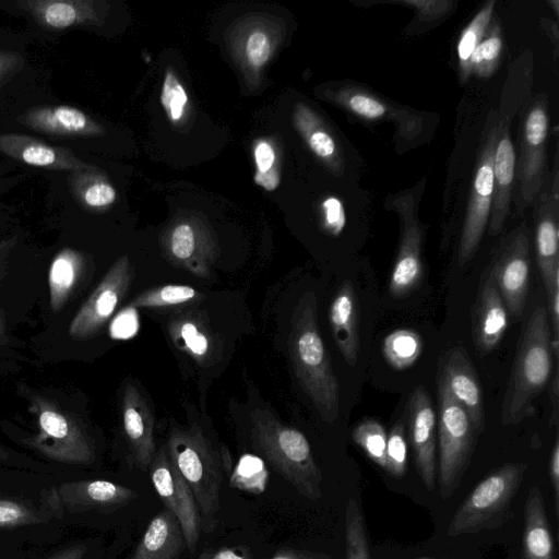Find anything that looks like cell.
I'll use <instances>...</instances> for the list:
<instances>
[{
	"instance_id": "cell-51",
	"label": "cell",
	"mask_w": 559,
	"mask_h": 559,
	"mask_svg": "<svg viewBox=\"0 0 559 559\" xmlns=\"http://www.w3.org/2000/svg\"><path fill=\"white\" fill-rule=\"evenodd\" d=\"M269 559H330L325 556L313 554L306 550H299L295 548L284 547L278 549Z\"/></svg>"
},
{
	"instance_id": "cell-23",
	"label": "cell",
	"mask_w": 559,
	"mask_h": 559,
	"mask_svg": "<svg viewBox=\"0 0 559 559\" xmlns=\"http://www.w3.org/2000/svg\"><path fill=\"white\" fill-rule=\"evenodd\" d=\"M166 255L171 264L198 277H207L215 262L213 242L189 223H179L170 230Z\"/></svg>"
},
{
	"instance_id": "cell-32",
	"label": "cell",
	"mask_w": 559,
	"mask_h": 559,
	"mask_svg": "<svg viewBox=\"0 0 559 559\" xmlns=\"http://www.w3.org/2000/svg\"><path fill=\"white\" fill-rule=\"evenodd\" d=\"M421 352V336L413 330H395L388 334L382 343L385 361L396 370L409 368L419 358Z\"/></svg>"
},
{
	"instance_id": "cell-24",
	"label": "cell",
	"mask_w": 559,
	"mask_h": 559,
	"mask_svg": "<svg viewBox=\"0 0 559 559\" xmlns=\"http://www.w3.org/2000/svg\"><path fill=\"white\" fill-rule=\"evenodd\" d=\"M507 307L490 275L483 283L473 316V340L479 354L495 349L509 323Z\"/></svg>"
},
{
	"instance_id": "cell-12",
	"label": "cell",
	"mask_w": 559,
	"mask_h": 559,
	"mask_svg": "<svg viewBox=\"0 0 559 559\" xmlns=\"http://www.w3.org/2000/svg\"><path fill=\"white\" fill-rule=\"evenodd\" d=\"M0 11L24 19L39 35H60L102 21V8L92 0H0Z\"/></svg>"
},
{
	"instance_id": "cell-21",
	"label": "cell",
	"mask_w": 559,
	"mask_h": 559,
	"mask_svg": "<svg viewBox=\"0 0 559 559\" xmlns=\"http://www.w3.org/2000/svg\"><path fill=\"white\" fill-rule=\"evenodd\" d=\"M61 506L70 512L112 511L139 497L132 488L106 479L64 483L58 489Z\"/></svg>"
},
{
	"instance_id": "cell-36",
	"label": "cell",
	"mask_w": 559,
	"mask_h": 559,
	"mask_svg": "<svg viewBox=\"0 0 559 559\" xmlns=\"http://www.w3.org/2000/svg\"><path fill=\"white\" fill-rule=\"evenodd\" d=\"M346 559H370L364 515L355 498L348 500L345 511Z\"/></svg>"
},
{
	"instance_id": "cell-42",
	"label": "cell",
	"mask_w": 559,
	"mask_h": 559,
	"mask_svg": "<svg viewBox=\"0 0 559 559\" xmlns=\"http://www.w3.org/2000/svg\"><path fill=\"white\" fill-rule=\"evenodd\" d=\"M401 4H406L413 7L416 12V20L413 26H418L419 24H429L436 22L439 19H444L454 7V2L452 1H401Z\"/></svg>"
},
{
	"instance_id": "cell-6",
	"label": "cell",
	"mask_w": 559,
	"mask_h": 559,
	"mask_svg": "<svg viewBox=\"0 0 559 559\" xmlns=\"http://www.w3.org/2000/svg\"><path fill=\"white\" fill-rule=\"evenodd\" d=\"M438 483L441 496L449 498L457 488L474 445L475 431L465 409L439 380Z\"/></svg>"
},
{
	"instance_id": "cell-56",
	"label": "cell",
	"mask_w": 559,
	"mask_h": 559,
	"mask_svg": "<svg viewBox=\"0 0 559 559\" xmlns=\"http://www.w3.org/2000/svg\"><path fill=\"white\" fill-rule=\"evenodd\" d=\"M4 319L2 317V314L0 313V343L2 342L3 340V336H4Z\"/></svg>"
},
{
	"instance_id": "cell-16",
	"label": "cell",
	"mask_w": 559,
	"mask_h": 559,
	"mask_svg": "<svg viewBox=\"0 0 559 559\" xmlns=\"http://www.w3.org/2000/svg\"><path fill=\"white\" fill-rule=\"evenodd\" d=\"M0 155L24 166L55 171L95 169L69 146L12 130L0 129Z\"/></svg>"
},
{
	"instance_id": "cell-7",
	"label": "cell",
	"mask_w": 559,
	"mask_h": 559,
	"mask_svg": "<svg viewBox=\"0 0 559 559\" xmlns=\"http://www.w3.org/2000/svg\"><path fill=\"white\" fill-rule=\"evenodd\" d=\"M38 432L27 443L45 456L67 463L87 465L95 459L94 448L79 423L52 401L34 395Z\"/></svg>"
},
{
	"instance_id": "cell-17",
	"label": "cell",
	"mask_w": 559,
	"mask_h": 559,
	"mask_svg": "<svg viewBox=\"0 0 559 559\" xmlns=\"http://www.w3.org/2000/svg\"><path fill=\"white\" fill-rule=\"evenodd\" d=\"M406 424L418 475L425 487L432 490L437 474V417L424 386H416L409 395Z\"/></svg>"
},
{
	"instance_id": "cell-3",
	"label": "cell",
	"mask_w": 559,
	"mask_h": 559,
	"mask_svg": "<svg viewBox=\"0 0 559 559\" xmlns=\"http://www.w3.org/2000/svg\"><path fill=\"white\" fill-rule=\"evenodd\" d=\"M253 448L301 496L310 500L321 497L322 473L305 435L274 417L264 408L251 413Z\"/></svg>"
},
{
	"instance_id": "cell-49",
	"label": "cell",
	"mask_w": 559,
	"mask_h": 559,
	"mask_svg": "<svg viewBox=\"0 0 559 559\" xmlns=\"http://www.w3.org/2000/svg\"><path fill=\"white\" fill-rule=\"evenodd\" d=\"M548 297V322L550 323L551 341L559 342V283L547 294Z\"/></svg>"
},
{
	"instance_id": "cell-2",
	"label": "cell",
	"mask_w": 559,
	"mask_h": 559,
	"mask_svg": "<svg viewBox=\"0 0 559 559\" xmlns=\"http://www.w3.org/2000/svg\"><path fill=\"white\" fill-rule=\"evenodd\" d=\"M547 308L537 307L528 318L520 341L501 407V423L516 425L532 411V405L552 376Z\"/></svg>"
},
{
	"instance_id": "cell-43",
	"label": "cell",
	"mask_w": 559,
	"mask_h": 559,
	"mask_svg": "<svg viewBox=\"0 0 559 559\" xmlns=\"http://www.w3.org/2000/svg\"><path fill=\"white\" fill-rule=\"evenodd\" d=\"M323 228L332 236H338L346 224L343 203L335 197H329L322 202Z\"/></svg>"
},
{
	"instance_id": "cell-40",
	"label": "cell",
	"mask_w": 559,
	"mask_h": 559,
	"mask_svg": "<svg viewBox=\"0 0 559 559\" xmlns=\"http://www.w3.org/2000/svg\"><path fill=\"white\" fill-rule=\"evenodd\" d=\"M407 467V442L405 423L397 420L386 436L385 466L391 476L401 478Z\"/></svg>"
},
{
	"instance_id": "cell-20",
	"label": "cell",
	"mask_w": 559,
	"mask_h": 559,
	"mask_svg": "<svg viewBox=\"0 0 559 559\" xmlns=\"http://www.w3.org/2000/svg\"><path fill=\"white\" fill-rule=\"evenodd\" d=\"M515 166L516 155L510 135V122L499 119V132L492 166V199L488 222L491 236L499 235L502 231L508 217L514 189Z\"/></svg>"
},
{
	"instance_id": "cell-22",
	"label": "cell",
	"mask_w": 559,
	"mask_h": 559,
	"mask_svg": "<svg viewBox=\"0 0 559 559\" xmlns=\"http://www.w3.org/2000/svg\"><path fill=\"white\" fill-rule=\"evenodd\" d=\"M122 425L135 463L147 468L156 453L154 419L145 399L132 383L123 390Z\"/></svg>"
},
{
	"instance_id": "cell-38",
	"label": "cell",
	"mask_w": 559,
	"mask_h": 559,
	"mask_svg": "<svg viewBox=\"0 0 559 559\" xmlns=\"http://www.w3.org/2000/svg\"><path fill=\"white\" fill-rule=\"evenodd\" d=\"M47 520V514L28 501L0 497V528L36 525Z\"/></svg>"
},
{
	"instance_id": "cell-30",
	"label": "cell",
	"mask_w": 559,
	"mask_h": 559,
	"mask_svg": "<svg viewBox=\"0 0 559 559\" xmlns=\"http://www.w3.org/2000/svg\"><path fill=\"white\" fill-rule=\"evenodd\" d=\"M495 5V0L487 1L465 26L460 36L456 50L459 73L462 83H465L472 75L471 57L475 48L481 41L489 26L493 15Z\"/></svg>"
},
{
	"instance_id": "cell-54",
	"label": "cell",
	"mask_w": 559,
	"mask_h": 559,
	"mask_svg": "<svg viewBox=\"0 0 559 559\" xmlns=\"http://www.w3.org/2000/svg\"><path fill=\"white\" fill-rule=\"evenodd\" d=\"M85 552L86 547L83 544H75L56 552L48 559H83Z\"/></svg>"
},
{
	"instance_id": "cell-45",
	"label": "cell",
	"mask_w": 559,
	"mask_h": 559,
	"mask_svg": "<svg viewBox=\"0 0 559 559\" xmlns=\"http://www.w3.org/2000/svg\"><path fill=\"white\" fill-rule=\"evenodd\" d=\"M25 66L26 59L22 52L0 47V88L14 79Z\"/></svg>"
},
{
	"instance_id": "cell-52",
	"label": "cell",
	"mask_w": 559,
	"mask_h": 559,
	"mask_svg": "<svg viewBox=\"0 0 559 559\" xmlns=\"http://www.w3.org/2000/svg\"><path fill=\"white\" fill-rule=\"evenodd\" d=\"M552 372H554V374L550 378V389H549L550 403H551V407H552L550 425L556 426L558 424L559 374H558L557 368Z\"/></svg>"
},
{
	"instance_id": "cell-35",
	"label": "cell",
	"mask_w": 559,
	"mask_h": 559,
	"mask_svg": "<svg viewBox=\"0 0 559 559\" xmlns=\"http://www.w3.org/2000/svg\"><path fill=\"white\" fill-rule=\"evenodd\" d=\"M201 293L188 285L168 284L143 292L130 306L133 308H166L194 302Z\"/></svg>"
},
{
	"instance_id": "cell-48",
	"label": "cell",
	"mask_w": 559,
	"mask_h": 559,
	"mask_svg": "<svg viewBox=\"0 0 559 559\" xmlns=\"http://www.w3.org/2000/svg\"><path fill=\"white\" fill-rule=\"evenodd\" d=\"M198 559H251V554L245 547H218L205 549Z\"/></svg>"
},
{
	"instance_id": "cell-14",
	"label": "cell",
	"mask_w": 559,
	"mask_h": 559,
	"mask_svg": "<svg viewBox=\"0 0 559 559\" xmlns=\"http://www.w3.org/2000/svg\"><path fill=\"white\" fill-rule=\"evenodd\" d=\"M148 468L155 491L165 509L179 522L186 546L194 554L202 532L199 509L191 489L171 462L166 447L155 453Z\"/></svg>"
},
{
	"instance_id": "cell-4",
	"label": "cell",
	"mask_w": 559,
	"mask_h": 559,
	"mask_svg": "<svg viewBox=\"0 0 559 559\" xmlns=\"http://www.w3.org/2000/svg\"><path fill=\"white\" fill-rule=\"evenodd\" d=\"M167 453L191 489L197 502L201 528L211 533L217 524L222 469L210 441L198 426L190 430H173Z\"/></svg>"
},
{
	"instance_id": "cell-25",
	"label": "cell",
	"mask_w": 559,
	"mask_h": 559,
	"mask_svg": "<svg viewBox=\"0 0 559 559\" xmlns=\"http://www.w3.org/2000/svg\"><path fill=\"white\" fill-rule=\"evenodd\" d=\"M333 338L346 362L355 366L360 349L359 304L349 280L343 282L329 310Z\"/></svg>"
},
{
	"instance_id": "cell-29",
	"label": "cell",
	"mask_w": 559,
	"mask_h": 559,
	"mask_svg": "<svg viewBox=\"0 0 559 559\" xmlns=\"http://www.w3.org/2000/svg\"><path fill=\"white\" fill-rule=\"evenodd\" d=\"M84 259L71 248L61 250L52 260L48 274L50 307L59 312L70 298L83 273Z\"/></svg>"
},
{
	"instance_id": "cell-13",
	"label": "cell",
	"mask_w": 559,
	"mask_h": 559,
	"mask_svg": "<svg viewBox=\"0 0 559 559\" xmlns=\"http://www.w3.org/2000/svg\"><path fill=\"white\" fill-rule=\"evenodd\" d=\"M530 269V231L521 224L502 241L489 274L513 318L521 317L525 307Z\"/></svg>"
},
{
	"instance_id": "cell-27",
	"label": "cell",
	"mask_w": 559,
	"mask_h": 559,
	"mask_svg": "<svg viewBox=\"0 0 559 559\" xmlns=\"http://www.w3.org/2000/svg\"><path fill=\"white\" fill-rule=\"evenodd\" d=\"M185 547L179 522L164 509L152 518L130 559H177Z\"/></svg>"
},
{
	"instance_id": "cell-31",
	"label": "cell",
	"mask_w": 559,
	"mask_h": 559,
	"mask_svg": "<svg viewBox=\"0 0 559 559\" xmlns=\"http://www.w3.org/2000/svg\"><path fill=\"white\" fill-rule=\"evenodd\" d=\"M94 170L68 173L69 183L82 205L92 210L105 209L116 201L117 192L109 182L94 179Z\"/></svg>"
},
{
	"instance_id": "cell-9",
	"label": "cell",
	"mask_w": 559,
	"mask_h": 559,
	"mask_svg": "<svg viewBox=\"0 0 559 559\" xmlns=\"http://www.w3.org/2000/svg\"><path fill=\"white\" fill-rule=\"evenodd\" d=\"M498 132L499 118L497 111L491 110L485 124L463 222L457 254L460 265H464L474 257L489 222L493 185V154Z\"/></svg>"
},
{
	"instance_id": "cell-5",
	"label": "cell",
	"mask_w": 559,
	"mask_h": 559,
	"mask_svg": "<svg viewBox=\"0 0 559 559\" xmlns=\"http://www.w3.org/2000/svg\"><path fill=\"white\" fill-rule=\"evenodd\" d=\"M526 469L524 463H509L487 475L461 503L447 534H475L503 522Z\"/></svg>"
},
{
	"instance_id": "cell-59",
	"label": "cell",
	"mask_w": 559,
	"mask_h": 559,
	"mask_svg": "<svg viewBox=\"0 0 559 559\" xmlns=\"http://www.w3.org/2000/svg\"><path fill=\"white\" fill-rule=\"evenodd\" d=\"M1 166V165H0ZM0 177H1V169H0Z\"/></svg>"
},
{
	"instance_id": "cell-41",
	"label": "cell",
	"mask_w": 559,
	"mask_h": 559,
	"mask_svg": "<svg viewBox=\"0 0 559 559\" xmlns=\"http://www.w3.org/2000/svg\"><path fill=\"white\" fill-rule=\"evenodd\" d=\"M160 103L171 122H178L182 119L188 104V94L170 69L165 74Z\"/></svg>"
},
{
	"instance_id": "cell-50",
	"label": "cell",
	"mask_w": 559,
	"mask_h": 559,
	"mask_svg": "<svg viewBox=\"0 0 559 559\" xmlns=\"http://www.w3.org/2000/svg\"><path fill=\"white\" fill-rule=\"evenodd\" d=\"M548 474L552 487L556 514L559 508V440L556 437L549 457Z\"/></svg>"
},
{
	"instance_id": "cell-33",
	"label": "cell",
	"mask_w": 559,
	"mask_h": 559,
	"mask_svg": "<svg viewBox=\"0 0 559 559\" xmlns=\"http://www.w3.org/2000/svg\"><path fill=\"white\" fill-rule=\"evenodd\" d=\"M502 34L498 17L493 14L489 26L471 57L472 74L488 79L496 71L502 53Z\"/></svg>"
},
{
	"instance_id": "cell-34",
	"label": "cell",
	"mask_w": 559,
	"mask_h": 559,
	"mask_svg": "<svg viewBox=\"0 0 559 559\" xmlns=\"http://www.w3.org/2000/svg\"><path fill=\"white\" fill-rule=\"evenodd\" d=\"M298 126L305 134L311 151L328 162L334 169L341 170L343 166L334 138L321 127L317 116L307 108L301 109Z\"/></svg>"
},
{
	"instance_id": "cell-18",
	"label": "cell",
	"mask_w": 559,
	"mask_h": 559,
	"mask_svg": "<svg viewBox=\"0 0 559 559\" xmlns=\"http://www.w3.org/2000/svg\"><path fill=\"white\" fill-rule=\"evenodd\" d=\"M549 178L533 203L536 260L547 294L559 283V201L550 193Z\"/></svg>"
},
{
	"instance_id": "cell-37",
	"label": "cell",
	"mask_w": 559,
	"mask_h": 559,
	"mask_svg": "<svg viewBox=\"0 0 559 559\" xmlns=\"http://www.w3.org/2000/svg\"><path fill=\"white\" fill-rule=\"evenodd\" d=\"M386 436L382 424L370 418L359 421L352 431L354 442L373 463L383 469L385 466Z\"/></svg>"
},
{
	"instance_id": "cell-57",
	"label": "cell",
	"mask_w": 559,
	"mask_h": 559,
	"mask_svg": "<svg viewBox=\"0 0 559 559\" xmlns=\"http://www.w3.org/2000/svg\"><path fill=\"white\" fill-rule=\"evenodd\" d=\"M8 457L9 454L7 453V451L0 447V461L8 460Z\"/></svg>"
},
{
	"instance_id": "cell-1",
	"label": "cell",
	"mask_w": 559,
	"mask_h": 559,
	"mask_svg": "<svg viewBox=\"0 0 559 559\" xmlns=\"http://www.w3.org/2000/svg\"><path fill=\"white\" fill-rule=\"evenodd\" d=\"M288 353L295 374L321 417L333 424L340 413V392L329 353L320 335L314 293L299 299L290 322Z\"/></svg>"
},
{
	"instance_id": "cell-26",
	"label": "cell",
	"mask_w": 559,
	"mask_h": 559,
	"mask_svg": "<svg viewBox=\"0 0 559 559\" xmlns=\"http://www.w3.org/2000/svg\"><path fill=\"white\" fill-rule=\"evenodd\" d=\"M173 343L200 365L212 364L217 354V341L201 314L180 312L167 325Z\"/></svg>"
},
{
	"instance_id": "cell-58",
	"label": "cell",
	"mask_w": 559,
	"mask_h": 559,
	"mask_svg": "<svg viewBox=\"0 0 559 559\" xmlns=\"http://www.w3.org/2000/svg\"><path fill=\"white\" fill-rule=\"evenodd\" d=\"M419 559H433V558H419Z\"/></svg>"
},
{
	"instance_id": "cell-46",
	"label": "cell",
	"mask_w": 559,
	"mask_h": 559,
	"mask_svg": "<svg viewBox=\"0 0 559 559\" xmlns=\"http://www.w3.org/2000/svg\"><path fill=\"white\" fill-rule=\"evenodd\" d=\"M139 320L135 308L130 305L122 309L110 325V333L116 338H128L138 331Z\"/></svg>"
},
{
	"instance_id": "cell-8",
	"label": "cell",
	"mask_w": 559,
	"mask_h": 559,
	"mask_svg": "<svg viewBox=\"0 0 559 559\" xmlns=\"http://www.w3.org/2000/svg\"><path fill=\"white\" fill-rule=\"evenodd\" d=\"M0 129L41 138L48 142H72L97 136L103 127L81 108L69 104H36L5 114Z\"/></svg>"
},
{
	"instance_id": "cell-55",
	"label": "cell",
	"mask_w": 559,
	"mask_h": 559,
	"mask_svg": "<svg viewBox=\"0 0 559 559\" xmlns=\"http://www.w3.org/2000/svg\"><path fill=\"white\" fill-rule=\"evenodd\" d=\"M16 243V238L5 239L0 241V280L3 276V270L5 267V259L10 250Z\"/></svg>"
},
{
	"instance_id": "cell-39",
	"label": "cell",
	"mask_w": 559,
	"mask_h": 559,
	"mask_svg": "<svg viewBox=\"0 0 559 559\" xmlns=\"http://www.w3.org/2000/svg\"><path fill=\"white\" fill-rule=\"evenodd\" d=\"M338 98L343 106L366 120H379L389 112L388 106L381 99L358 87L342 90Z\"/></svg>"
},
{
	"instance_id": "cell-28",
	"label": "cell",
	"mask_w": 559,
	"mask_h": 559,
	"mask_svg": "<svg viewBox=\"0 0 559 559\" xmlns=\"http://www.w3.org/2000/svg\"><path fill=\"white\" fill-rule=\"evenodd\" d=\"M523 559H555V545L538 486L530 488L525 503Z\"/></svg>"
},
{
	"instance_id": "cell-47",
	"label": "cell",
	"mask_w": 559,
	"mask_h": 559,
	"mask_svg": "<svg viewBox=\"0 0 559 559\" xmlns=\"http://www.w3.org/2000/svg\"><path fill=\"white\" fill-rule=\"evenodd\" d=\"M275 158L276 156L272 145L266 141H259L254 147L255 174H265L272 170Z\"/></svg>"
},
{
	"instance_id": "cell-10",
	"label": "cell",
	"mask_w": 559,
	"mask_h": 559,
	"mask_svg": "<svg viewBox=\"0 0 559 559\" xmlns=\"http://www.w3.org/2000/svg\"><path fill=\"white\" fill-rule=\"evenodd\" d=\"M547 134V98L538 95L526 108L521 123L520 155L515 166L519 212L533 205L545 183Z\"/></svg>"
},
{
	"instance_id": "cell-19",
	"label": "cell",
	"mask_w": 559,
	"mask_h": 559,
	"mask_svg": "<svg viewBox=\"0 0 559 559\" xmlns=\"http://www.w3.org/2000/svg\"><path fill=\"white\" fill-rule=\"evenodd\" d=\"M439 380L465 409L475 433H480L485 427L483 389L464 348L459 346L445 354L441 361Z\"/></svg>"
},
{
	"instance_id": "cell-53",
	"label": "cell",
	"mask_w": 559,
	"mask_h": 559,
	"mask_svg": "<svg viewBox=\"0 0 559 559\" xmlns=\"http://www.w3.org/2000/svg\"><path fill=\"white\" fill-rule=\"evenodd\" d=\"M254 180L257 185L263 187L264 189L269 191H273L277 188L280 183V175L273 168L272 170L265 173V174H255Z\"/></svg>"
},
{
	"instance_id": "cell-44",
	"label": "cell",
	"mask_w": 559,
	"mask_h": 559,
	"mask_svg": "<svg viewBox=\"0 0 559 559\" xmlns=\"http://www.w3.org/2000/svg\"><path fill=\"white\" fill-rule=\"evenodd\" d=\"M246 57L250 66L261 68L271 55V41L261 31L252 32L246 41Z\"/></svg>"
},
{
	"instance_id": "cell-11",
	"label": "cell",
	"mask_w": 559,
	"mask_h": 559,
	"mask_svg": "<svg viewBox=\"0 0 559 559\" xmlns=\"http://www.w3.org/2000/svg\"><path fill=\"white\" fill-rule=\"evenodd\" d=\"M414 190L403 191L388 199L397 213L401 235L399 250L389 281V293L402 298L414 292L421 282L424 228L417 216V198Z\"/></svg>"
},
{
	"instance_id": "cell-15",
	"label": "cell",
	"mask_w": 559,
	"mask_h": 559,
	"mask_svg": "<svg viewBox=\"0 0 559 559\" xmlns=\"http://www.w3.org/2000/svg\"><path fill=\"white\" fill-rule=\"evenodd\" d=\"M132 280L129 258L120 257L73 318L69 334L82 341L94 336L110 319L127 294Z\"/></svg>"
}]
</instances>
